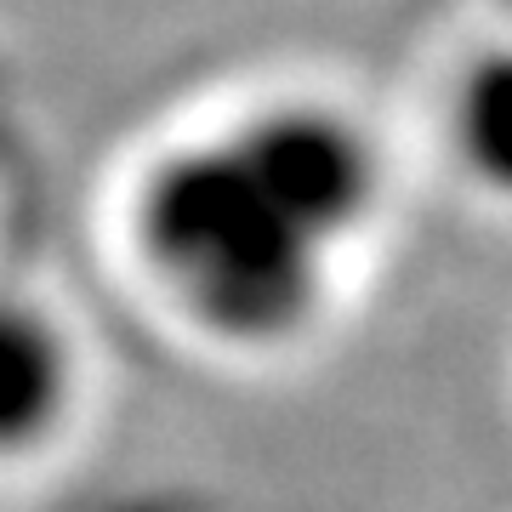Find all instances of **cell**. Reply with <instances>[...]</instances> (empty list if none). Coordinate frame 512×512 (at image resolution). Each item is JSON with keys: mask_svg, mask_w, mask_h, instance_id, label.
Masks as SVG:
<instances>
[{"mask_svg": "<svg viewBox=\"0 0 512 512\" xmlns=\"http://www.w3.org/2000/svg\"><path fill=\"white\" fill-rule=\"evenodd\" d=\"M382 200V154L330 103H268L165 154L137 239L177 308L228 348H279L319 319L330 268Z\"/></svg>", "mask_w": 512, "mask_h": 512, "instance_id": "obj_1", "label": "cell"}, {"mask_svg": "<svg viewBox=\"0 0 512 512\" xmlns=\"http://www.w3.org/2000/svg\"><path fill=\"white\" fill-rule=\"evenodd\" d=\"M69 342L29 302L0 296V456H23L69 410Z\"/></svg>", "mask_w": 512, "mask_h": 512, "instance_id": "obj_2", "label": "cell"}, {"mask_svg": "<svg viewBox=\"0 0 512 512\" xmlns=\"http://www.w3.org/2000/svg\"><path fill=\"white\" fill-rule=\"evenodd\" d=\"M450 148L478 188L512 200V40L478 52L450 92Z\"/></svg>", "mask_w": 512, "mask_h": 512, "instance_id": "obj_3", "label": "cell"}]
</instances>
